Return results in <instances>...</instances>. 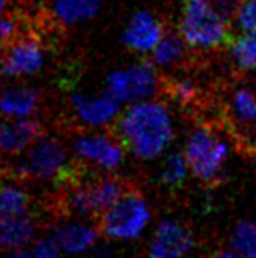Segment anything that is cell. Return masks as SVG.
<instances>
[{"instance_id":"obj_1","label":"cell","mask_w":256,"mask_h":258,"mask_svg":"<svg viewBox=\"0 0 256 258\" xmlns=\"http://www.w3.org/2000/svg\"><path fill=\"white\" fill-rule=\"evenodd\" d=\"M113 127L127 154L142 162L160 160L177 134L170 106L157 98L126 105Z\"/></svg>"},{"instance_id":"obj_2","label":"cell","mask_w":256,"mask_h":258,"mask_svg":"<svg viewBox=\"0 0 256 258\" xmlns=\"http://www.w3.org/2000/svg\"><path fill=\"white\" fill-rule=\"evenodd\" d=\"M177 31L191 51H214L227 46L232 22L211 4V0H183Z\"/></svg>"},{"instance_id":"obj_3","label":"cell","mask_w":256,"mask_h":258,"mask_svg":"<svg viewBox=\"0 0 256 258\" xmlns=\"http://www.w3.org/2000/svg\"><path fill=\"white\" fill-rule=\"evenodd\" d=\"M70 154L62 139L43 134L23 154L15 157L13 175L33 181L70 178Z\"/></svg>"},{"instance_id":"obj_4","label":"cell","mask_w":256,"mask_h":258,"mask_svg":"<svg viewBox=\"0 0 256 258\" xmlns=\"http://www.w3.org/2000/svg\"><path fill=\"white\" fill-rule=\"evenodd\" d=\"M191 176L203 183L219 180L230 157V144L217 129L209 124L194 126L183 144Z\"/></svg>"},{"instance_id":"obj_5","label":"cell","mask_w":256,"mask_h":258,"mask_svg":"<svg viewBox=\"0 0 256 258\" xmlns=\"http://www.w3.org/2000/svg\"><path fill=\"white\" fill-rule=\"evenodd\" d=\"M152 222L149 201L136 189H127L98 217L103 239L108 242H134L140 239Z\"/></svg>"},{"instance_id":"obj_6","label":"cell","mask_w":256,"mask_h":258,"mask_svg":"<svg viewBox=\"0 0 256 258\" xmlns=\"http://www.w3.org/2000/svg\"><path fill=\"white\" fill-rule=\"evenodd\" d=\"M129 186L114 173H98L95 178L73 183L67 188L64 208L67 213L77 217H100L113 206Z\"/></svg>"},{"instance_id":"obj_7","label":"cell","mask_w":256,"mask_h":258,"mask_svg":"<svg viewBox=\"0 0 256 258\" xmlns=\"http://www.w3.org/2000/svg\"><path fill=\"white\" fill-rule=\"evenodd\" d=\"M160 88V69L149 57L110 72L105 80V90L123 106L155 98Z\"/></svg>"},{"instance_id":"obj_8","label":"cell","mask_w":256,"mask_h":258,"mask_svg":"<svg viewBox=\"0 0 256 258\" xmlns=\"http://www.w3.org/2000/svg\"><path fill=\"white\" fill-rule=\"evenodd\" d=\"M70 152L80 164L95 168L100 173H114L124 164L127 151L113 133L103 129L80 133L70 144Z\"/></svg>"},{"instance_id":"obj_9","label":"cell","mask_w":256,"mask_h":258,"mask_svg":"<svg viewBox=\"0 0 256 258\" xmlns=\"http://www.w3.org/2000/svg\"><path fill=\"white\" fill-rule=\"evenodd\" d=\"M48 62V49L35 36H17L4 46L0 77L5 80H23L39 74Z\"/></svg>"},{"instance_id":"obj_10","label":"cell","mask_w":256,"mask_h":258,"mask_svg":"<svg viewBox=\"0 0 256 258\" xmlns=\"http://www.w3.org/2000/svg\"><path fill=\"white\" fill-rule=\"evenodd\" d=\"M69 106L72 114L80 124L89 129H106L118 121L123 105L103 92H72L69 95Z\"/></svg>"},{"instance_id":"obj_11","label":"cell","mask_w":256,"mask_h":258,"mask_svg":"<svg viewBox=\"0 0 256 258\" xmlns=\"http://www.w3.org/2000/svg\"><path fill=\"white\" fill-rule=\"evenodd\" d=\"M198 247L193 229L178 219H161L155 226L147 252L153 258H183Z\"/></svg>"},{"instance_id":"obj_12","label":"cell","mask_w":256,"mask_h":258,"mask_svg":"<svg viewBox=\"0 0 256 258\" xmlns=\"http://www.w3.org/2000/svg\"><path fill=\"white\" fill-rule=\"evenodd\" d=\"M52 235L62 255H85L95 252L103 237L98 222L93 224L87 217L77 216L57 224L52 229Z\"/></svg>"},{"instance_id":"obj_13","label":"cell","mask_w":256,"mask_h":258,"mask_svg":"<svg viewBox=\"0 0 256 258\" xmlns=\"http://www.w3.org/2000/svg\"><path fill=\"white\" fill-rule=\"evenodd\" d=\"M165 31V25L158 15L144 9L132 13V17L127 20L121 33V41L129 51L140 56H149Z\"/></svg>"},{"instance_id":"obj_14","label":"cell","mask_w":256,"mask_h":258,"mask_svg":"<svg viewBox=\"0 0 256 258\" xmlns=\"http://www.w3.org/2000/svg\"><path fill=\"white\" fill-rule=\"evenodd\" d=\"M39 224L33 211L0 219V252L10 256H26V250L36 240Z\"/></svg>"},{"instance_id":"obj_15","label":"cell","mask_w":256,"mask_h":258,"mask_svg":"<svg viewBox=\"0 0 256 258\" xmlns=\"http://www.w3.org/2000/svg\"><path fill=\"white\" fill-rule=\"evenodd\" d=\"M43 134V124L36 118H2L0 119V154L7 157H18Z\"/></svg>"},{"instance_id":"obj_16","label":"cell","mask_w":256,"mask_h":258,"mask_svg":"<svg viewBox=\"0 0 256 258\" xmlns=\"http://www.w3.org/2000/svg\"><path fill=\"white\" fill-rule=\"evenodd\" d=\"M41 108V93L35 87L13 80L0 90V118H36Z\"/></svg>"},{"instance_id":"obj_17","label":"cell","mask_w":256,"mask_h":258,"mask_svg":"<svg viewBox=\"0 0 256 258\" xmlns=\"http://www.w3.org/2000/svg\"><path fill=\"white\" fill-rule=\"evenodd\" d=\"M51 12L56 22L70 28L97 18L102 12V0H52Z\"/></svg>"},{"instance_id":"obj_18","label":"cell","mask_w":256,"mask_h":258,"mask_svg":"<svg viewBox=\"0 0 256 258\" xmlns=\"http://www.w3.org/2000/svg\"><path fill=\"white\" fill-rule=\"evenodd\" d=\"M191 49L185 43V39L180 36L178 31H165V35L153 47L149 54V59L158 67L160 71L175 69L188 57V52Z\"/></svg>"},{"instance_id":"obj_19","label":"cell","mask_w":256,"mask_h":258,"mask_svg":"<svg viewBox=\"0 0 256 258\" xmlns=\"http://www.w3.org/2000/svg\"><path fill=\"white\" fill-rule=\"evenodd\" d=\"M227 113L235 126L248 133L256 124V92L250 87L233 88L227 100Z\"/></svg>"},{"instance_id":"obj_20","label":"cell","mask_w":256,"mask_h":258,"mask_svg":"<svg viewBox=\"0 0 256 258\" xmlns=\"http://www.w3.org/2000/svg\"><path fill=\"white\" fill-rule=\"evenodd\" d=\"M191 175L190 165L185 157L183 149L172 147L163 154L160 159V168H158V180L165 188L177 191V189L183 188Z\"/></svg>"},{"instance_id":"obj_21","label":"cell","mask_w":256,"mask_h":258,"mask_svg":"<svg viewBox=\"0 0 256 258\" xmlns=\"http://www.w3.org/2000/svg\"><path fill=\"white\" fill-rule=\"evenodd\" d=\"M31 211V196L17 180L0 181V219Z\"/></svg>"},{"instance_id":"obj_22","label":"cell","mask_w":256,"mask_h":258,"mask_svg":"<svg viewBox=\"0 0 256 258\" xmlns=\"http://www.w3.org/2000/svg\"><path fill=\"white\" fill-rule=\"evenodd\" d=\"M228 56L235 69L241 72L256 71V31H241L227 44Z\"/></svg>"},{"instance_id":"obj_23","label":"cell","mask_w":256,"mask_h":258,"mask_svg":"<svg viewBox=\"0 0 256 258\" xmlns=\"http://www.w3.org/2000/svg\"><path fill=\"white\" fill-rule=\"evenodd\" d=\"M227 247L237 258H256V221H240L235 224Z\"/></svg>"},{"instance_id":"obj_24","label":"cell","mask_w":256,"mask_h":258,"mask_svg":"<svg viewBox=\"0 0 256 258\" xmlns=\"http://www.w3.org/2000/svg\"><path fill=\"white\" fill-rule=\"evenodd\" d=\"M20 23L12 12V0H0V44L5 46L18 36Z\"/></svg>"},{"instance_id":"obj_25","label":"cell","mask_w":256,"mask_h":258,"mask_svg":"<svg viewBox=\"0 0 256 258\" xmlns=\"http://www.w3.org/2000/svg\"><path fill=\"white\" fill-rule=\"evenodd\" d=\"M170 98L178 105H190L198 100V85L191 79H177L168 87Z\"/></svg>"},{"instance_id":"obj_26","label":"cell","mask_w":256,"mask_h":258,"mask_svg":"<svg viewBox=\"0 0 256 258\" xmlns=\"http://www.w3.org/2000/svg\"><path fill=\"white\" fill-rule=\"evenodd\" d=\"M233 25L241 31H256V0H240Z\"/></svg>"},{"instance_id":"obj_27","label":"cell","mask_w":256,"mask_h":258,"mask_svg":"<svg viewBox=\"0 0 256 258\" xmlns=\"http://www.w3.org/2000/svg\"><path fill=\"white\" fill-rule=\"evenodd\" d=\"M59 255H62V253H60V248L57 245L56 239H54L52 232L38 235L36 240L31 243L28 250H26V256H33V258H56Z\"/></svg>"},{"instance_id":"obj_28","label":"cell","mask_w":256,"mask_h":258,"mask_svg":"<svg viewBox=\"0 0 256 258\" xmlns=\"http://www.w3.org/2000/svg\"><path fill=\"white\" fill-rule=\"evenodd\" d=\"M211 4L222 13V15L233 23V17H235V12L238 9L240 0H211Z\"/></svg>"},{"instance_id":"obj_29","label":"cell","mask_w":256,"mask_h":258,"mask_svg":"<svg viewBox=\"0 0 256 258\" xmlns=\"http://www.w3.org/2000/svg\"><path fill=\"white\" fill-rule=\"evenodd\" d=\"M246 134H248V142H250V144L256 149V124Z\"/></svg>"},{"instance_id":"obj_30","label":"cell","mask_w":256,"mask_h":258,"mask_svg":"<svg viewBox=\"0 0 256 258\" xmlns=\"http://www.w3.org/2000/svg\"><path fill=\"white\" fill-rule=\"evenodd\" d=\"M2 57H4V46L0 44V64H2Z\"/></svg>"}]
</instances>
